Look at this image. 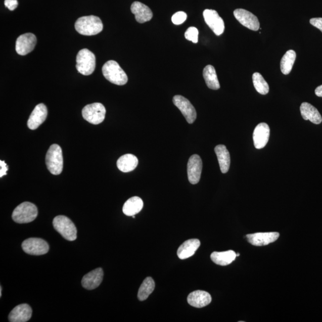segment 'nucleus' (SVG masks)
Returning a JSON list of instances; mask_svg holds the SVG:
<instances>
[{"instance_id": "obj_1", "label": "nucleus", "mask_w": 322, "mask_h": 322, "mask_svg": "<svg viewBox=\"0 0 322 322\" xmlns=\"http://www.w3.org/2000/svg\"><path fill=\"white\" fill-rule=\"evenodd\" d=\"M76 31L79 34L86 36L95 35L99 34L104 29L101 19L98 16H82L76 21Z\"/></svg>"}, {"instance_id": "obj_2", "label": "nucleus", "mask_w": 322, "mask_h": 322, "mask_svg": "<svg viewBox=\"0 0 322 322\" xmlns=\"http://www.w3.org/2000/svg\"><path fill=\"white\" fill-rule=\"evenodd\" d=\"M103 74L109 82L118 85H124L128 82V76L117 62L109 61L102 68Z\"/></svg>"}, {"instance_id": "obj_3", "label": "nucleus", "mask_w": 322, "mask_h": 322, "mask_svg": "<svg viewBox=\"0 0 322 322\" xmlns=\"http://www.w3.org/2000/svg\"><path fill=\"white\" fill-rule=\"evenodd\" d=\"M45 164L50 172L53 175L62 173L64 167L62 150L58 145L53 144L46 154Z\"/></svg>"}, {"instance_id": "obj_4", "label": "nucleus", "mask_w": 322, "mask_h": 322, "mask_svg": "<svg viewBox=\"0 0 322 322\" xmlns=\"http://www.w3.org/2000/svg\"><path fill=\"white\" fill-rule=\"evenodd\" d=\"M37 215L38 210L36 206L31 202H25L15 209L12 217L16 223L25 224L34 221Z\"/></svg>"}, {"instance_id": "obj_5", "label": "nucleus", "mask_w": 322, "mask_h": 322, "mask_svg": "<svg viewBox=\"0 0 322 322\" xmlns=\"http://www.w3.org/2000/svg\"><path fill=\"white\" fill-rule=\"evenodd\" d=\"M53 227L65 240L73 241L77 238V230L74 223L65 215H58L53 221Z\"/></svg>"}, {"instance_id": "obj_6", "label": "nucleus", "mask_w": 322, "mask_h": 322, "mask_svg": "<svg viewBox=\"0 0 322 322\" xmlns=\"http://www.w3.org/2000/svg\"><path fill=\"white\" fill-rule=\"evenodd\" d=\"M76 68L81 74L89 75L96 68L95 55L87 49L81 50L76 56Z\"/></svg>"}, {"instance_id": "obj_7", "label": "nucleus", "mask_w": 322, "mask_h": 322, "mask_svg": "<svg viewBox=\"0 0 322 322\" xmlns=\"http://www.w3.org/2000/svg\"><path fill=\"white\" fill-rule=\"evenodd\" d=\"M82 115L89 123L98 125L104 121L106 115L105 106L100 103H95L85 106L82 109Z\"/></svg>"}, {"instance_id": "obj_8", "label": "nucleus", "mask_w": 322, "mask_h": 322, "mask_svg": "<svg viewBox=\"0 0 322 322\" xmlns=\"http://www.w3.org/2000/svg\"><path fill=\"white\" fill-rule=\"evenodd\" d=\"M22 248L26 254L32 255H44L49 251L48 242L40 238L27 239L23 242Z\"/></svg>"}, {"instance_id": "obj_9", "label": "nucleus", "mask_w": 322, "mask_h": 322, "mask_svg": "<svg viewBox=\"0 0 322 322\" xmlns=\"http://www.w3.org/2000/svg\"><path fill=\"white\" fill-rule=\"evenodd\" d=\"M173 103L183 115L188 123L193 124L197 119V114L191 103L187 98L180 95L174 96Z\"/></svg>"}, {"instance_id": "obj_10", "label": "nucleus", "mask_w": 322, "mask_h": 322, "mask_svg": "<svg viewBox=\"0 0 322 322\" xmlns=\"http://www.w3.org/2000/svg\"><path fill=\"white\" fill-rule=\"evenodd\" d=\"M203 16L206 24L215 35L219 36L223 34L225 29L224 23L216 11L206 9L203 12Z\"/></svg>"}, {"instance_id": "obj_11", "label": "nucleus", "mask_w": 322, "mask_h": 322, "mask_svg": "<svg viewBox=\"0 0 322 322\" xmlns=\"http://www.w3.org/2000/svg\"><path fill=\"white\" fill-rule=\"evenodd\" d=\"M234 14L241 24L252 31H257L260 29V22L256 16L242 9L235 10Z\"/></svg>"}, {"instance_id": "obj_12", "label": "nucleus", "mask_w": 322, "mask_h": 322, "mask_svg": "<svg viewBox=\"0 0 322 322\" xmlns=\"http://www.w3.org/2000/svg\"><path fill=\"white\" fill-rule=\"evenodd\" d=\"M36 43V38L32 33L19 36L16 42V51L19 55L25 56L31 53L34 49Z\"/></svg>"}, {"instance_id": "obj_13", "label": "nucleus", "mask_w": 322, "mask_h": 322, "mask_svg": "<svg viewBox=\"0 0 322 322\" xmlns=\"http://www.w3.org/2000/svg\"><path fill=\"white\" fill-rule=\"evenodd\" d=\"M202 170V161L198 155H194L189 159L188 175L189 182L192 185L198 183Z\"/></svg>"}, {"instance_id": "obj_14", "label": "nucleus", "mask_w": 322, "mask_h": 322, "mask_svg": "<svg viewBox=\"0 0 322 322\" xmlns=\"http://www.w3.org/2000/svg\"><path fill=\"white\" fill-rule=\"evenodd\" d=\"M48 114V109L45 105L39 104L36 105L28 119V128L32 130L37 129L45 121Z\"/></svg>"}, {"instance_id": "obj_15", "label": "nucleus", "mask_w": 322, "mask_h": 322, "mask_svg": "<svg viewBox=\"0 0 322 322\" xmlns=\"http://www.w3.org/2000/svg\"><path fill=\"white\" fill-rule=\"evenodd\" d=\"M270 127L266 123L257 125L253 132L254 147L257 149L264 148L267 144L270 137Z\"/></svg>"}, {"instance_id": "obj_16", "label": "nucleus", "mask_w": 322, "mask_h": 322, "mask_svg": "<svg viewBox=\"0 0 322 322\" xmlns=\"http://www.w3.org/2000/svg\"><path fill=\"white\" fill-rule=\"evenodd\" d=\"M280 237L278 232H266V233H256L247 235V240L254 246H265L273 243Z\"/></svg>"}, {"instance_id": "obj_17", "label": "nucleus", "mask_w": 322, "mask_h": 322, "mask_svg": "<svg viewBox=\"0 0 322 322\" xmlns=\"http://www.w3.org/2000/svg\"><path fill=\"white\" fill-rule=\"evenodd\" d=\"M104 279V271L102 268L89 272L83 277L81 284L83 288L88 290H93L97 288Z\"/></svg>"}, {"instance_id": "obj_18", "label": "nucleus", "mask_w": 322, "mask_h": 322, "mask_svg": "<svg viewBox=\"0 0 322 322\" xmlns=\"http://www.w3.org/2000/svg\"><path fill=\"white\" fill-rule=\"evenodd\" d=\"M32 310L28 304L17 305L9 315V321L11 322H26L32 317Z\"/></svg>"}, {"instance_id": "obj_19", "label": "nucleus", "mask_w": 322, "mask_h": 322, "mask_svg": "<svg viewBox=\"0 0 322 322\" xmlns=\"http://www.w3.org/2000/svg\"><path fill=\"white\" fill-rule=\"evenodd\" d=\"M211 296L207 292L195 291L188 295V302L191 306L196 308H202L211 303Z\"/></svg>"}, {"instance_id": "obj_20", "label": "nucleus", "mask_w": 322, "mask_h": 322, "mask_svg": "<svg viewBox=\"0 0 322 322\" xmlns=\"http://www.w3.org/2000/svg\"><path fill=\"white\" fill-rule=\"evenodd\" d=\"M131 11L135 15V19L140 24L151 21L153 17L151 10L143 3L135 2L131 6Z\"/></svg>"}, {"instance_id": "obj_21", "label": "nucleus", "mask_w": 322, "mask_h": 322, "mask_svg": "<svg viewBox=\"0 0 322 322\" xmlns=\"http://www.w3.org/2000/svg\"><path fill=\"white\" fill-rule=\"evenodd\" d=\"M200 245L201 242L197 239H192V240L185 241L178 249V258L181 260H185L193 256L195 252L200 247Z\"/></svg>"}, {"instance_id": "obj_22", "label": "nucleus", "mask_w": 322, "mask_h": 322, "mask_svg": "<svg viewBox=\"0 0 322 322\" xmlns=\"http://www.w3.org/2000/svg\"><path fill=\"white\" fill-rule=\"evenodd\" d=\"M302 117L304 120H309L312 123L320 124L322 121L321 116L317 109L308 103L304 102L300 106Z\"/></svg>"}, {"instance_id": "obj_23", "label": "nucleus", "mask_w": 322, "mask_h": 322, "mask_svg": "<svg viewBox=\"0 0 322 322\" xmlns=\"http://www.w3.org/2000/svg\"><path fill=\"white\" fill-rule=\"evenodd\" d=\"M214 151L216 154L222 173H226L231 165V157L229 152L226 147L223 145L217 146L215 148Z\"/></svg>"}, {"instance_id": "obj_24", "label": "nucleus", "mask_w": 322, "mask_h": 322, "mask_svg": "<svg viewBox=\"0 0 322 322\" xmlns=\"http://www.w3.org/2000/svg\"><path fill=\"white\" fill-rule=\"evenodd\" d=\"M237 258V254L232 250L223 252H214L211 255V258L214 263L225 266L230 264Z\"/></svg>"}, {"instance_id": "obj_25", "label": "nucleus", "mask_w": 322, "mask_h": 322, "mask_svg": "<svg viewBox=\"0 0 322 322\" xmlns=\"http://www.w3.org/2000/svg\"><path fill=\"white\" fill-rule=\"evenodd\" d=\"M144 207V202L138 197H134L125 202L122 208L124 214L127 216H133L140 212Z\"/></svg>"}, {"instance_id": "obj_26", "label": "nucleus", "mask_w": 322, "mask_h": 322, "mask_svg": "<svg viewBox=\"0 0 322 322\" xmlns=\"http://www.w3.org/2000/svg\"><path fill=\"white\" fill-rule=\"evenodd\" d=\"M138 159L134 155L126 154L122 156L117 161V167L124 172L133 171L138 165Z\"/></svg>"}, {"instance_id": "obj_27", "label": "nucleus", "mask_w": 322, "mask_h": 322, "mask_svg": "<svg viewBox=\"0 0 322 322\" xmlns=\"http://www.w3.org/2000/svg\"><path fill=\"white\" fill-rule=\"evenodd\" d=\"M203 76L209 88L216 90L220 88L217 73L213 66L209 65L206 66L204 69Z\"/></svg>"}, {"instance_id": "obj_28", "label": "nucleus", "mask_w": 322, "mask_h": 322, "mask_svg": "<svg viewBox=\"0 0 322 322\" xmlns=\"http://www.w3.org/2000/svg\"><path fill=\"white\" fill-rule=\"evenodd\" d=\"M296 57V53L293 50L285 53L281 61V71L284 75H288L291 72Z\"/></svg>"}, {"instance_id": "obj_29", "label": "nucleus", "mask_w": 322, "mask_h": 322, "mask_svg": "<svg viewBox=\"0 0 322 322\" xmlns=\"http://www.w3.org/2000/svg\"><path fill=\"white\" fill-rule=\"evenodd\" d=\"M155 284L154 280L151 277L145 279L138 292V299L143 301L147 300L153 291H154Z\"/></svg>"}, {"instance_id": "obj_30", "label": "nucleus", "mask_w": 322, "mask_h": 322, "mask_svg": "<svg viewBox=\"0 0 322 322\" xmlns=\"http://www.w3.org/2000/svg\"><path fill=\"white\" fill-rule=\"evenodd\" d=\"M252 81L255 89L259 94L265 95L269 92V86L260 73H254L252 75Z\"/></svg>"}, {"instance_id": "obj_31", "label": "nucleus", "mask_w": 322, "mask_h": 322, "mask_svg": "<svg viewBox=\"0 0 322 322\" xmlns=\"http://www.w3.org/2000/svg\"><path fill=\"white\" fill-rule=\"evenodd\" d=\"M199 31L197 28L192 26L189 28L185 32V38L189 41H191L194 43H197L198 41Z\"/></svg>"}, {"instance_id": "obj_32", "label": "nucleus", "mask_w": 322, "mask_h": 322, "mask_svg": "<svg viewBox=\"0 0 322 322\" xmlns=\"http://www.w3.org/2000/svg\"><path fill=\"white\" fill-rule=\"evenodd\" d=\"M187 19V13L184 12H178L172 16V22L176 25H179L182 24Z\"/></svg>"}, {"instance_id": "obj_33", "label": "nucleus", "mask_w": 322, "mask_h": 322, "mask_svg": "<svg viewBox=\"0 0 322 322\" xmlns=\"http://www.w3.org/2000/svg\"><path fill=\"white\" fill-rule=\"evenodd\" d=\"M5 5L10 11H13L17 8L18 3L17 0H5Z\"/></svg>"}, {"instance_id": "obj_34", "label": "nucleus", "mask_w": 322, "mask_h": 322, "mask_svg": "<svg viewBox=\"0 0 322 322\" xmlns=\"http://www.w3.org/2000/svg\"><path fill=\"white\" fill-rule=\"evenodd\" d=\"M310 24L314 26V27L320 29L322 32V18H312L310 21Z\"/></svg>"}, {"instance_id": "obj_35", "label": "nucleus", "mask_w": 322, "mask_h": 322, "mask_svg": "<svg viewBox=\"0 0 322 322\" xmlns=\"http://www.w3.org/2000/svg\"><path fill=\"white\" fill-rule=\"evenodd\" d=\"M0 177L2 178L3 176L7 174V171L8 170V165L5 163V161H0Z\"/></svg>"}, {"instance_id": "obj_36", "label": "nucleus", "mask_w": 322, "mask_h": 322, "mask_svg": "<svg viewBox=\"0 0 322 322\" xmlns=\"http://www.w3.org/2000/svg\"><path fill=\"white\" fill-rule=\"evenodd\" d=\"M315 94L318 97L322 98V85L318 86L316 89H315Z\"/></svg>"}, {"instance_id": "obj_37", "label": "nucleus", "mask_w": 322, "mask_h": 322, "mask_svg": "<svg viewBox=\"0 0 322 322\" xmlns=\"http://www.w3.org/2000/svg\"><path fill=\"white\" fill-rule=\"evenodd\" d=\"M2 287H0V297H2Z\"/></svg>"}, {"instance_id": "obj_38", "label": "nucleus", "mask_w": 322, "mask_h": 322, "mask_svg": "<svg viewBox=\"0 0 322 322\" xmlns=\"http://www.w3.org/2000/svg\"><path fill=\"white\" fill-rule=\"evenodd\" d=\"M240 254H237V257H239L240 256Z\"/></svg>"}, {"instance_id": "obj_39", "label": "nucleus", "mask_w": 322, "mask_h": 322, "mask_svg": "<svg viewBox=\"0 0 322 322\" xmlns=\"http://www.w3.org/2000/svg\"><path fill=\"white\" fill-rule=\"evenodd\" d=\"M132 218H135V215H133V216H132Z\"/></svg>"}]
</instances>
